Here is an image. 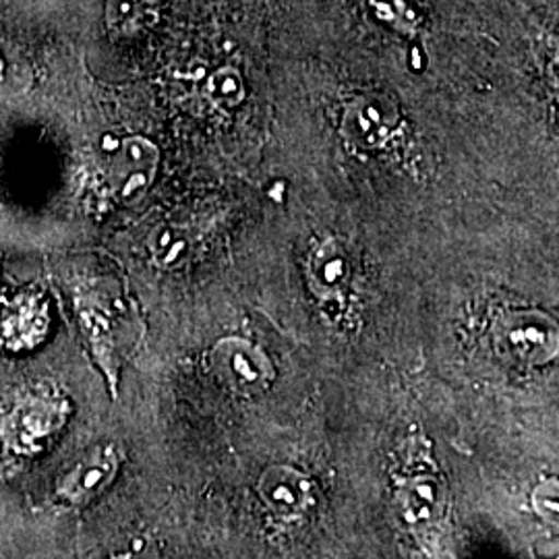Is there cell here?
<instances>
[{"mask_svg": "<svg viewBox=\"0 0 559 559\" xmlns=\"http://www.w3.org/2000/svg\"><path fill=\"white\" fill-rule=\"evenodd\" d=\"M558 480L549 479L540 483L533 491V508L545 520L558 519Z\"/></svg>", "mask_w": 559, "mask_h": 559, "instance_id": "9a60e30c", "label": "cell"}, {"mask_svg": "<svg viewBox=\"0 0 559 559\" xmlns=\"http://www.w3.org/2000/svg\"><path fill=\"white\" fill-rule=\"evenodd\" d=\"M29 309H23V313H15L11 320L4 323V334L7 338L17 342L15 346H21V342H36L44 332V313L36 311L27 313Z\"/></svg>", "mask_w": 559, "mask_h": 559, "instance_id": "4fadbf2b", "label": "cell"}, {"mask_svg": "<svg viewBox=\"0 0 559 559\" xmlns=\"http://www.w3.org/2000/svg\"><path fill=\"white\" fill-rule=\"evenodd\" d=\"M214 371L240 394H260L272 383V362L247 340L226 338L212 353Z\"/></svg>", "mask_w": 559, "mask_h": 559, "instance_id": "277c9868", "label": "cell"}, {"mask_svg": "<svg viewBox=\"0 0 559 559\" xmlns=\"http://www.w3.org/2000/svg\"><path fill=\"white\" fill-rule=\"evenodd\" d=\"M71 415L67 396L52 385H27L0 413V445L15 460L36 459L62 431Z\"/></svg>", "mask_w": 559, "mask_h": 559, "instance_id": "6da1fadb", "label": "cell"}, {"mask_svg": "<svg viewBox=\"0 0 559 559\" xmlns=\"http://www.w3.org/2000/svg\"><path fill=\"white\" fill-rule=\"evenodd\" d=\"M376 13L381 20L394 27H399L400 32H415L417 29V17L415 13L406 7L404 0H371Z\"/></svg>", "mask_w": 559, "mask_h": 559, "instance_id": "5bb4252c", "label": "cell"}, {"mask_svg": "<svg viewBox=\"0 0 559 559\" xmlns=\"http://www.w3.org/2000/svg\"><path fill=\"white\" fill-rule=\"evenodd\" d=\"M501 353L524 362H547L558 353V328L539 311L506 313L496 328Z\"/></svg>", "mask_w": 559, "mask_h": 559, "instance_id": "7a4b0ae2", "label": "cell"}, {"mask_svg": "<svg viewBox=\"0 0 559 559\" xmlns=\"http://www.w3.org/2000/svg\"><path fill=\"white\" fill-rule=\"evenodd\" d=\"M158 160V147L152 141L145 138L120 141L106 164L112 193L122 201L138 200L156 177Z\"/></svg>", "mask_w": 559, "mask_h": 559, "instance_id": "5b68a950", "label": "cell"}, {"mask_svg": "<svg viewBox=\"0 0 559 559\" xmlns=\"http://www.w3.org/2000/svg\"><path fill=\"white\" fill-rule=\"evenodd\" d=\"M265 508L282 519H299L313 501V483L293 466H270L258 483Z\"/></svg>", "mask_w": 559, "mask_h": 559, "instance_id": "8992f818", "label": "cell"}, {"mask_svg": "<svg viewBox=\"0 0 559 559\" xmlns=\"http://www.w3.org/2000/svg\"><path fill=\"white\" fill-rule=\"evenodd\" d=\"M399 127V110L383 98L360 96L344 112V133L360 147L376 150L385 145Z\"/></svg>", "mask_w": 559, "mask_h": 559, "instance_id": "52a82bcc", "label": "cell"}, {"mask_svg": "<svg viewBox=\"0 0 559 559\" xmlns=\"http://www.w3.org/2000/svg\"><path fill=\"white\" fill-rule=\"evenodd\" d=\"M154 15L152 0H110L108 20L119 27H141Z\"/></svg>", "mask_w": 559, "mask_h": 559, "instance_id": "7c38bea8", "label": "cell"}, {"mask_svg": "<svg viewBox=\"0 0 559 559\" xmlns=\"http://www.w3.org/2000/svg\"><path fill=\"white\" fill-rule=\"evenodd\" d=\"M309 280L323 299H336L350 280V260L338 240L328 239L318 245L309 261Z\"/></svg>", "mask_w": 559, "mask_h": 559, "instance_id": "ba28073f", "label": "cell"}, {"mask_svg": "<svg viewBox=\"0 0 559 559\" xmlns=\"http://www.w3.org/2000/svg\"><path fill=\"white\" fill-rule=\"evenodd\" d=\"M207 94L221 108H235L245 100V81L233 67H222L207 83Z\"/></svg>", "mask_w": 559, "mask_h": 559, "instance_id": "8fae6325", "label": "cell"}, {"mask_svg": "<svg viewBox=\"0 0 559 559\" xmlns=\"http://www.w3.org/2000/svg\"><path fill=\"white\" fill-rule=\"evenodd\" d=\"M34 80L27 57L15 41L0 38V94H21Z\"/></svg>", "mask_w": 559, "mask_h": 559, "instance_id": "30bf717a", "label": "cell"}, {"mask_svg": "<svg viewBox=\"0 0 559 559\" xmlns=\"http://www.w3.org/2000/svg\"><path fill=\"white\" fill-rule=\"evenodd\" d=\"M120 450L115 443L98 445L83 454L57 480V498L67 506H85L104 493L119 475Z\"/></svg>", "mask_w": 559, "mask_h": 559, "instance_id": "3957f363", "label": "cell"}, {"mask_svg": "<svg viewBox=\"0 0 559 559\" xmlns=\"http://www.w3.org/2000/svg\"><path fill=\"white\" fill-rule=\"evenodd\" d=\"M400 500L408 524H429L440 519L443 489L436 475L419 473L400 485Z\"/></svg>", "mask_w": 559, "mask_h": 559, "instance_id": "9c48e42d", "label": "cell"}]
</instances>
